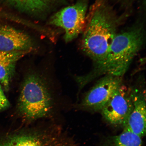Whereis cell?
<instances>
[{
    "label": "cell",
    "mask_w": 146,
    "mask_h": 146,
    "mask_svg": "<svg viewBox=\"0 0 146 146\" xmlns=\"http://www.w3.org/2000/svg\"><path fill=\"white\" fill-rule=\"evenodd\" d=\"M132 90L121 85L102 110L101 113L107 122L123 127L133 109Z\"/></svg>",
    "instance_id": "6"
},
{
    "label": "cell",
    "mask_w": 146,
    "mask_h": 146,
    "mask_svg": "<svg viewBox=\"0 0 146 146\" xmlns=\"http://www.w3.org/2000/svg\"><path fill=\"white\" fill-rule=\"evenodd\" d=\"M17 111L23 119H38L50 114L52 108L50 94L43 80L38 74L27 75L22 84Z\"/></svg>",
    "instance_id": "3"
},
{
    "label": "cell",
    "mask_w": 146,
    "mask_h": 146,
    "mask_svg": "<svg viewBox=\"0 0 146 146\" xmlns=\"http://www.w3.org/2000/svg\"><path fill=\"white\" fill-rule=\"evenodd\" d=\"M32 49V40L26 33L7 25L0 27V51L31 52Z\"/></svg>",
    "instance_id": "9"
},
{
    "label": "cell",
    "mask_w": 146,
    "mask_h": 146,
    "mask_svg": "<svg viewBox=\"0 0 146 146\" xmlns=\"http://www.w3.org/2000/svg\"><path fill=\"white\" fill-rule=\"evenodd\" d=\"M144 35L143 27L141 25L117 34L104 61L92 72L84 76V81L87 83L96 76L104 74L121 77L143 45Z\"/></svg>",
    "instance_id": "2"
},
{
    "label": "cell",
    "mask_w": 146,
    "mask_h": 146,
    "mask_svg": "<svg viewBox=\"0 0 146 146\" xmlns=\"http://www.w3.org/2000/svg\"><path fill=\"white\" fill-rule=\"evenodd\" d=\"M118 25L117 17L106 0H96L86 18L82 40V50L94 62L96 67L106 57L117 34Z\"/></svg>",
    "instance_id": "1"
},
{
    "label": "cell",
    "mask_w": 146,
    "mask_h": 146,
    "mask_svg": "<svg viewBox=\"0 0 146 146\" xmlns=\"http://www.w3.org/2000/svg\"><path fill=\"white\" fill-rule=\"evenodd\" d=\"M133 109L123 131L142 137L146 134V104L145 94L137 89L132 90Z\"/></svg>",
    "instance_id": "8"
},
{
    "label": "cell",
    "mask_w": 146,
    "mask_h": 146,
    "mask_svg": "<svg viewBox=\"0 0 146 146\" xmlns=\"http://www.w3.org/2000/svg\"><path fill=\"white\" fill-rule=\"evenodd\" d=\"M0 146H76L75 141L57 131L25 130L0 136Z\"/></svg>",
    "instance_id": "4"
},
{
    "label": "cell",
    "mask_w": 146,
    "mask_h": 146,
    "mask_svg": "<svg viewBox=\"0 0 146 146\" xmlns=\"http://www.w3.org/2000/svg\"><path fill=\"white\" fill-rule=\"evenodd\" d=\"M88 0H80L75 4L65 7L50 18V24L62 28L67 42L73 40L83 32L86 23Z\"/></svg>",
    "instance_id": "5"
},
{
    "label": "cell",
    "mask_w": 146,
    "mask_h": 146,
    "mask_svg": "<svg viewBox=\"0 0 146 146\" xmlns=\"http://www.w3.org/2000/svg\"><path fill=\"white\" fill-rule=\"evenodd\" d=\"M121 85V77L106 75L86 94L81 107L93 111H101Z\"/></svg>",
    "instance_id": "7"
},
{
    "label": "cell",
    "mask_w": 146,
    "mask_h": 146,
    "mask_svg": "<svg viewBox=\"0 0 146 146\" xmlns=\"http://www.w3.org/2000/svg\"><path fill=\"white\" fill-rule=\"evenodd\" d=\"M10 103L3 92L2 86L0 84V112L10 107Z\"/></svg>",
    "instance_id": "13"
},
{
    "label": "cell",
    "mask_w": 146,
    "mask_h": 146,
    "mask_svg": "<svg viewBox=\"0 0 146 146\" xmlns=\"http://www.w3.org/2000/svg\"><path fill=\"white\" fill-rule=\"evenodd\" d=\"M100 146H144L142 138L132 133L123 131L117 135L104 139Z\"/></svg>",
    "instance_id": "11"
},
{
    "label": "cell",
    "mask_w": 146,
    "mask_h": 146,
    "mask_svg": "<svg viewBox=\"0 0 146 146\" xmlns=\"http://www.w3.org/2000/svg\"><path fill=\"white\" fill-rule=\"evenodd\" d=\"M30 52L0 51V84L5 90H9L11 80L15 72L16 63Z\"/></svg>",
    "instance_id": "10"
},
{
    "label": "cell",
    "mask_w": 146,
    "mask_h": 146,
    "mask_svg": "<svg viewBox=\"0 0 146 146\" xmlns=\"http://www.w3.org/2000/svg\"><path fill=\"white\" fill-rule=\"evenodd\" d=\"M124 1H131V0H124Z\"/></svg>",
    "instance_id": "14"
},
{
    "label": "cell",
    "mask_w": 146,
    "mask_h": 146,
    "mask_svg": "<svg viewBox=\"0 0 146 146\" xmlns=\"http://www.w3.org/2000/svg\"><path fill=\"white\" fill-rule=\"evenodd\" d=\"M22 12L36 15L41 14L48 8L52 0H8Z\"/></svg>",
    "instance_id": "12"
}]
</instances>
